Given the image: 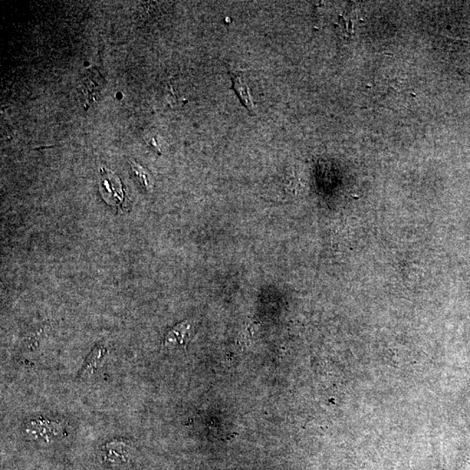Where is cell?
<instances>
[{
    "label": "cell",
    "mask_w": 470,
    "mask_h": 470,
    "mask_svg": "<svg viewBox=\"0 0 470 470\" xmlns=\"http://www.w3.org/2000/svg\"><path fill=\"white\" fill-rule=\"evenodd\" d=\"M193 325L190 321L176 324L167 332L164 337L163 346L169 348L182 347L186 348L192 338Z\"/></svg>",
    "instance_id": "obj_2"
},
{
    "label": "cell",
    "mask_w": 470,
    "mask_h": 470,
    "mask_svg": "<svg viewBox=\"0 0 470 470\" xmlns=\"http://www.w3.org/2000/svg\"><path fill=\"white\" fill-rule=\"evenodd\" d=\"M131 169L139 182L147 191L153 189V177L151 173L143 167L139 165L136 161H131Z\"/></svg>",
    "instance_id": "obj_8"
},
{
    "label": "cell",
    "mask_w": 470,
    "mask_h": 470,
    "mask_svg": "<svg viewBox=\"0 0 470 470\" xmlns=\"http://www.w3.org/2000/svg\"><path fill=\"white\" fill-rule=\"evenodd\" d=\"M104 83V78L97 68L92 67L85 71L81 91L87 97L88 105L98 100Z\"/></svg>",
    "instance_id": "obj_3"
},
{
    "label": "cell",
    "mask_w": 470,
    "mask_h": 470,
    "mask_svg": "<svg viewBox=\"0 0 470 470\" xmlns=\"http://www.w3.org/2000/svg\"><path fill=\"white\" fill-rule=\"evenodd\" d=\"M131 449L129 443L122 440H114L107 442L103 448V458L110 464L121 465L128 462Z\"/></svg>",
    "instance_id": "obj_4"
},
{
    "label": "cell",
    "mask_w": 470,
    "mask_h": 470,
    "mask_svg": "<svg viewBox=\"0 0 470 470\" xmlns=\"http://www.w3.org/2000/svg\"><path fill=\"white\" fill-rule=\"evenodd\" d=\"M232 87L235 94L242 101V103L248 108V110L255 109V104L253 102L250 91H249L248 85H246L244 80L239 75L232 74Z\"/></svg>",
    "instance_id": "obj_7"
},
{
    "label": "cell",
    "mask_w": 470,
    "mask_h": 470,
    "mask_svg": "<svg viewBox=\"0 0 470 470\" xmlns=\"http://www.w3.org/2000/svg\"><path fill=\"white\" fill-rule=\"evenodd\" d=\"M102 180H100V192L102 197L107 203L111 205V200H113L115 205L120 204L123 202L124 197L118 195L117 192L123 193L122 183H121L119 177L115 175L111 171H104L102 169Z\"/></svg>",
    "instance_id": "obj_5"
},
{
    "label": "cell",
    "mask_w": 470,
    "mask_h": 470,
    "mask_svg": "<svg viewBox=\"0 0 470 470\" xmlns=\"http://www.w3.org/2000/svg\"><path fill=\"white\" fill-rule=\"evenodd\" d=\"M107 354L108 350L106 347L101 346V345H98V346L95 347L85 361L83 367H82L80 372L81 379H90L97 372V370L100 369Z\"/></svg>",
    "instance_id": "obj_6"
},
{
    "label": "cell",
    "mask_w": 470,
    "mask_h": 470,
    "mask_svg": "<svg viewBox=\"0 0 470 470\" xmlns=\"http://www.w3.org/2000/svg\"><path fill=\"white\" fill-rule=\"evenodd\" d=\"M22 432L32 442L45 445H52L67 436L63 424L44 416L29 419L23 424Z\"/></svg>",
    "instance_id": "obj_1"
}]
</instances>
